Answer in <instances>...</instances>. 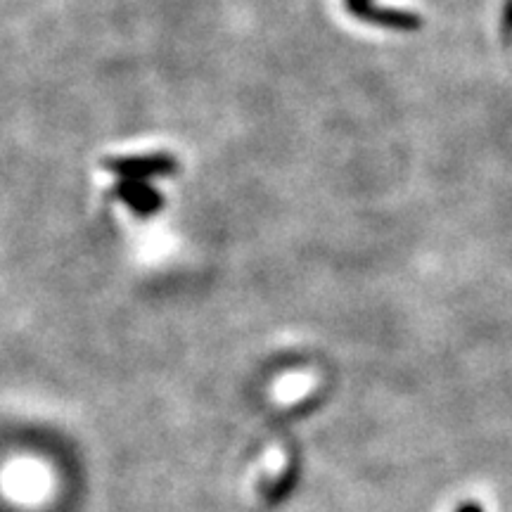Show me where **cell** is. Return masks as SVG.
<instances>
[{
  "label": "cell",
  "mask_w": 512,
  "mask_h": 512,
  "mask_svg": "<svg viewBox=\"0 0 512 512\" xmlns=\"http://www.w3.org/2000/svg\"><path fill=\"white\" fill-rule=\"evenodd\" d=\"M456 512H484V508H482V505H479V503L470 501V503H463V505H460V508H458Z\"/></svg>",
  "instance_id": "6da1fadb"
}]
</instances>
